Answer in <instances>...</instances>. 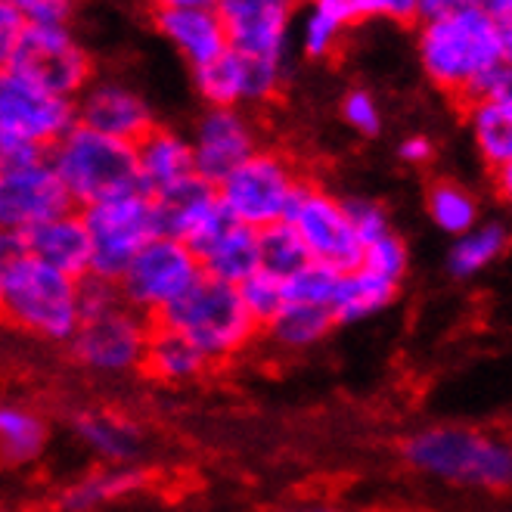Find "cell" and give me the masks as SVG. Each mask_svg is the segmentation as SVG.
<instances>
[{
  "label": "cell",
  "mask_w": 512,
  "mask_h": 512,
  "mask_svg": "<svg viewBox=\"0 0 512 512\" xmlns=\"http://www.w3.org/2000/svg\"><path fill=\"white\" fill-rule=\"evenodd\" d=\"M413 59L432 90L466 106L485 97L503 69V28L478 7L426 19L413 32Z\"/></svg>",
  "instance_id": "cell-1"
},
{
  "label": "cell",
  "mask_w": 512,
  "mask_h": 512,
  "mask_svg": "<svg viewBox=\"0 0 512 512\" xmlns=\"http://www.w3.org/2000/svg\"><path fill=\"white\" fill-rule=\"evenodd\" d=\"M401 463L419 478L447 488L509 494L512 435L469 423H429L404 435Z\"/></svg>",
  "instance_id": "cell-2"
},
{
  "label": "cell",
  "mask_w": 512,
  "mask_h": 512,
  "mask_svg": "<svg viewBox=\"0 0 512 512\" xmlns=\"http://www.w3.org/2000/svg\"><path fill=\"white\" fill-rule=\"evenodd\" d=\"M81 283L28 252L0 258V311L13 333L69 348L81 326Z\"/></svg>",
  "instance_id": "cell-3"
},
{
  "label": "cell",
  "mask_w": 512,
  "mask_h": 512,
  "mask_svg": "<svg viewBox=\"0 0 512 512\" xmlns=\"http://www.w3.org/2000/svg\"><path fill=\"white\" fill-rule=\"evenodd\" d=\"M156 323L171 326L184 339H190L212 360V367L230 364L239 354H246L261 336V326L249 314L239 286L212 277H202Z\"/></svg>",
  "instance_id": "cell-4"
},
{
  "label": "cell",
  "mask_w": 512,
  "mask_h": 512,
  "mask_svg": "<svg viewBox=\"0 0 512 512\" xmlns=\"http://www.w3.org/2000/svg\"><path fill=\"white\" fill-rule=\"evenodd\" d=\"M50 162L78 212L103 199L140 190L137 149L84 125H75L50 149Z\"/></svg>",
  "instance_id": "cell-5"
},
{
  "label": "cell",
  "mask_w": 512,
  "mask_h": 512,
  "mask_svg": "<svg viewBox=\"0 0 512 512\" xmlns=\"http://www.w3.org/2000/svg\"><path fill=\"white\" fill-rule=\"evenodd\" d=\"M4 69L72 100L100 75L94 50L75 32L72 19H28L22 38L4 56Z\"/></svg>",
  "instance_id": "cell-6"
},
{
  "label": "cell",
  "mask_w": 512,
  "mask_h": 512,
  "mask_svg": "<svg viewBox=\"0 0 512 512\" xmlns=\"http://www.w3.org/2000/svg\"><path fill=\"white\" fill-rule=\"evenodd\" d=\"M305 180L308 177L301 174L298 162L286 149L264 143L252 159H246L224 180L218 196L236 224L261 233L286 221Z\"/></svg>",
  "instance_id": "cell-7"
},
{
  "label": "cell",
  "mask_w": 512,
  "mask_h": 512,
  "mask_svg": "<svg viewBox=\"0 0 512 512\" xmlns=\"http://www.w3.org/2000/svg\"><path fill=\"white\" fill-rule=\"evenodd\" d=\"M81 218L90 233V249H94L90 277L106 280V283L122 280L131 261L153 243L156 236H162L156 199L143 190L87 205L81 208Z\"/></svg>",
  "instance_id": "cell-8"
},
{
  "label": "cell",
  "mask_w": 512,
  "mask_h": 512,
  "mask_svg": "<svg viewBox=\"0 0 512 512\" xmlns=\"http://www.w3.org/2000/svg\"><path fill=\"white\" fill-rule=\"evenodd\" d=\"M78 212L59 180L50 153L41 149H0V224L25 233L53 218Z\"/></svg>",
  "instance_id": "cell-9"
},
{
  "label": "cell",
  "mask_w": 512,
  "mask_h": 512,
  "mask_svg": "<svg viewBox=\"0 0 512 512\" xmlns=\"http://www.w3.org/2000/svg\"><path fill=\"white\" fill-rule=\"evenodd\" d=\"M149 336H153V320L118 301L109 311L84 317L66 351L81 373L115 382L143 373Z\"/></svg>",
  "instance_id": "cell-10"
},
{
  "label": "cell",
  "mask_w": 512,
  "mask_h": 512,
  "mask_svg": "<svg viewBox=\"0 0 512 512\" xmlns=\"http://www.w3.org/2000/svg\"><path fill=\"white\" fill-rule=\"evenodd\" d=\"M78 125L72 97L28 81L16 72L0 75V149H50Z\"/></svg>",
  "instance_id": "cell-11"
},
{
  "label": "cell",
  "mask_w": 512,
  "mask_h": 512,
  "mask_svg": "<svg viewBox=\"0 0 512 512\" xmlns=\"http://www.w3.org/2000/svg\"><path fill=\"white\" fill-rule=\"evenodd\" d=\"M205 277L199 255L171 236H156L118 280L125 305L143 314L146 320H159L174 301L184 298Z\"/></svg>",
  "instance_id": "cell-12"
},
{
  "label": "cell",
  "mask_w": 512,
  "mask_h": 512,
  "mask_svg": "<svg viewBox=\"0 0 512 512\" xmlns=\"http://www.w3.org/2000/svg\"><path fill=\"white\" fill-rule=\"evenodd\" d=\"M286 224L298 233L311 261L336 270H354L364 261V246H360L348 212V196H339L320 180H305V187L298 190L289 208Z\"/></svg>",
  "instance_id": "cell-13"
},
{
  "label": "cell",
  "mask_w": 512,
  "mask_h": 512,
  "mask_svg": "<svg viewBox=\"0 0 512 512\" xmlns=\"http://www.w3.org/2000/svg\"><path fill=\"white\" fill-rule=\"evenodd\" d=\"M292 66L267 63L243 50H227L215 63L190 72V87L202 106H236V109H267L289 87Z\"/></svg>",
  "instance_id": "cell-14"
},
{
  "label": "cell",
  "mask_w": 512,
  "mask_h": 512,
  "mask_svg": "<svg viewBox=\"0 0 512 512\" xmlns=\"http://www.w3.org/2000/svg\"><path fill=\"white\" fill-rule=\"evenodd\" d=\"M199 180L221 187L224 180L264 146V131L252 109L202 106L190 125Z\"/></svg>",
  "instance_id": "cell-15"
},
{
  "label": "cell",
  "mask_w": 512,
  "mask_h": 512,
  "mask_svg": "<svg viewBox=\"0 0 512 512\" xmlns=\"http://www.w3.org/2000/svg\"><path fill=\"white\" fill-rule=\"evenodd\" d=\"M75 103L78 125L125 140L131 146H137L156 125H162L146 90L137 81L115 72H100Z\"/></svg>",
  "instance_id": "cell-16"
},
{
  "label": "cell",
  "mask_w": 512,
  "mask_h": 512,
  "mask_svg": "<svg viewBox=\"0 0 512 512\" xmlns=\"http://www.w3.org/2000/svg\"><path fill=\"white\" fill-rule=\"evenodd\" d=\"M233 50L267 59L295 63V16L298 0H221L218 7Z\"/></svg>",
  "instance_id": "cell-17"
},
{
  "label": "cell",
  "mask_w": 512,
  "mask_h": 512,
  "mask_svg": "<svg viewBox=\"0 0 512 512\" xmlns=\"http://www.w3.org/2000/svg\"><path fill=\"white\" fill-rule=\"evenodd\" d=\"M69 435L100 466H140L149 450V435L137 419L106 407H84L72 413Z\"/></svg>",
  "instance_id": "cell-18"
},
{
  "label": "cell",
  "mask_w": 512,
  "mask_h": 512,
  "mask_svg": "<svg viewBox=\"0 0 512 512\" xmlns=\"http://www.w3.org/2000/svg\"><path fill=\"white\" fill-rule=\"evenodd\" d=\"M159 208V230L162 236L180 239L187 243L196 255L215 243V239L233 224L227 208L218 196V187L205 184V180H193V184L180 187L162 199H156Z\"/></svg>",
  "instance_id": "cell-19"
},
{
  "label": "cell",
  "mask_w": 512,
  "mask_h": 512,
  "mask_svg": "<svg viewBox=\"0 0 512 512\" xmlns=\"http://www.w3.org/2000/svg\"><path fill=\"white\" fill-rule=\"evenodd\" d=\"M149 22L187 72L215 63L230 50L227 25L218 10H159L149 13Z\"/></svg>",
  "instance_id": "cell-20"
},
{
  "label": "cell",
  "mask_w": 512,
  "mask_h": 512,
  "mask_svg": "<svg viewBox=\"0 0 512 512\" xmlns=\"http://www.w3.org/2000/svg\"><path fill=\"white\" fill-rule=\"evenodd\" d=\"M134 149H137L140 190L153 199H162L180 187L193 184L199 177L190 131H180L174 125H156Z\"/></svg>",
  "instance_id": "cell-21"
},
{
  "label": "cell",
  "mask_w": 512,
  "mask_h": 512,
  "mask_svg": "<svg viewBox=\"0 0 512 512\" xmlns=\"http://www.w3.org/2000/svg\"><path fill=\"white\" fill-rule=\"evenodd\" d=\"M360 25L351 0H301L295 16V56L301 63H336Z\"/></svg>",
  "instance_id": "cell-22"
},
{
  "label": "cell",
  "mask_w": 512,
  "mask_h": 512,
  "mask_svg": "<svg viewBox=\"0 0 512 512\" xmlns=\"http://www.w3.org/2000/svg\"><path fill=\"white\" fill-rule=\"evenodd\" d=\"M22 252L41 258L44 264L63 270L69 277L87 280L94 249H90V233L81 212H69L22 233Z\"/></svg>",
  "instance_id": "cell-23"
},
{
  "label": "cell",
  "mask_w": 512,
  "mask_h": 512,
  "mask_svg": "<svg viewBox=\"0 0 512 512\" xmlns=\"http://www.w3.org/2000/svg\"><path fill=\"white\" fill-rule=\"evenodd\" d=\"M149 472L143 466H97L72 478L59 491V509L63 512H97L112 503H122L146 491Z\"/></svg>",
  "instance_id": "cell-24"
},
{
  "label": "cell",
  "mask_w": 512,
  "mask_h": 512,
  "mask_svg": "<svg viewBox=\"0 0 512 512\" xmlns=\"http://www.w3.org/2000/svg\"><path fill=\"white\" fill-rule=\"evenodd\" d=\"M512 249V230L500 218H485L469 233L450 239L444 270L454 283H472L494 270Z\"/></svg>",
  "instance_id": "cell-25"
},
{
  "label": "cell",
  "mask_w": 512,
  "mask_h": 512,
  "mask_svg": "<svg viewBox=\"0 0 512 512\" xmlns=\"http://www.w3.org/2000/svg\"><path fill=\"white\" fill-rule=\"evenodd\" d=\"M208 370H212V360H208L190 339H184L171 326L153 323V336L146 345L143 357V376L156 385H193L199 382Z\"/></svg>",
  "instance_id": "cell-26"
},
{
  "label": "cell",
  "mask_w": 512,
  "mask_h": 512,
  "mask_svg": "<svg viewBox=\"0 0 512 512\" xmlns=\"http://www.w3.org/2000/svg\"><path fill=\"white\" fill-rule=\"evenodd\" d=\"M50 423L47 416L28 401H4L0 404V454L10 469H25L44 460L50 450Z\"/></svg>",
  "instance_id": "cell-27"
},
{
  "label": "cell",
  "mask_w": 512,
  "mask_h": 512,
  "mask_svg": "<svg viewBox=\"0 0 512 512\" xmlns=\"http://www.w3.org/2000/svg\"><path fill=\"white\" fill-rule=\"evenodd\" d=\"M463 125L472 153L488 171L512 162V106L494 97H478L463 106Z\"/></svg>",
  "instance_id": "cell-28"
},
{
  "label": "cell",
  "mask_w": 512,
  "mask_h": 512,
  "mask_svg": "<svg viewBox=\"0 0 512 512\" xmlns=\"http://www.w3.org/2000/svg\"><path fill=\"white\" fill-rule=\"evenodd\" d=\"M336 329L339 323L329 308L286 301V308L261 329V336L277 354H308L323 345Z\"/></svg>",
  "instance_id": "cell-29"
},
{
  "label": "cell",
  "mask_w": 512,
  "mask_h": 512,
  "mask_svg": "<svg viewBox=\"0 0 512 512\" xmlns=\"http://www.w3.org/2000/svg\"><path fill=\"white\" fill-rule=\"evenodd\" d=\"M401 295V283L385 280L364 264L345 270L339 292L333 298V317L339 326H360L379 314H385Z\"/></svg>",
  "instance_id": "cell-30"
},
{
  "label": "cell",
  "mask_w": 512,
  "mask_h": 512,
  "mask_svg": "<svg viewBox=\"0 0 512 512\" xmlns=\"http://www.w3.org/2000/svg\"><path fill=\"white\" fill-rule=\"evenodd\" d=\"M205 277L230 283V286H243L261 270V249H258V233L243 227V224H230L215 243H208L199 252Z\"/></svg>",
  "instance_id": "cell-31"
},
{
  "label": "cell",
  "mask_w": 512,
  "mask_h": 512,
  "mask_svg": "<svg viewBox=\"0 0 512 512\" xmlns=\"http://www.w3.org/2000/svg\"><path fill=\"white\" fill-rule=\"evenodd\" d=\"M423 205H426L429 224L438 233H444L447 239H457V236L469 233L472 227H478L481 221H485L478 193L469 184H463V180H454V177H435V180H429Z\"/></svg>",
  "instance_id": "cell-32"
},
{
  "label": "cell",
  "mask_w": 512,
  "mask_h": 512,
  "mask_svg": "<svg viewBox=\"0 0 512 512\" xmlns=\"http://www.w3.org/2000/svg\"><path fill=\"white\" fill-rule=\"evenodd\" d=\"M258 249H261V270L264 274H274L280 280H289L298 274L301 267L311 261L308 249L301 246L298 233L283 221L258 233Z\"/></svg>",
  "instance_id": "cell-33"
},
{
  "label": "cell",
  "mask_w": 512,
  "mask_h": 512,
  "mask_svg": "<svg viewBox=\"0 0 512 512\" xmlns=\"http://www.w3.org/2000/svg\"><path fill=\"white\" fill-rule=\"evenodd\" d=\"M339 122L360 140H376L385 131V112L376 90L367 84H351L339 97Z\"/></svg>",
  "instance_id": "cell-34"
},
{
  "label": "cell",
  "mask_w": 512,
  "mask_h": 512,
  "mask_svg": "<svg viewBox=\"0 0 512 512\" xmlns=\"http://www.w3.org/2000/svg\"><path fill=\"white\" fill-rule=\"evenodd\" d=\"M342 274L345 270H336L320 261H308L298 274L286 280V295L289 301H298V305H317V308L333 311V298L339 292Z\"/></svg>",
  "instance_id": "cell-35"
},
{
  "label": "cell",
  "mask_w": 512,
  "mask_h": 512,
  "mask_svg": "<svg viewBox=\"0 0 512 512\" xmlns=\"http://www.w3.org/2000/svg\"><path fill=\"white\" fill-rule=\"evenodd\" d=\"M239 295H243L249 314L255 317V323L264 329L270 320H274L283 308H286V280L274 277V274H264V270H258V274L252 280H246L243 286H239Z\"/></svg>",
  "instance_id": "cell-36"
},
{
  "label": "cell",
  "mask_w": 512,
  "mask_h": 512,
  "mask_svg": "<svg viewBox=\"0 0 512 512\" xmlns=\"http://www.w3.org/2000/svg\"><path fill=\"white\" fill-rule=\"evenodd\" d=\"M364 264L367 270H373V274L385 277V280H395V283H404L407 280V270H410V246L407 239L391 230L385 233L382 239H376V243L364 246Z\"/></svg>",
  "instance_id": "cell-37"
},
{
  "label": "cell",
  "mask_w": 512,
  "mask_h": 512,
  "mask_svg": "<svg viewBox=\"0 0 512 512\" xmlns=\"http://www.w3.org/2000/svg\"><path fill=\"white\" fill-rule=\"evenodd\" d=\"M348 212H351L354 230L360 236V246H370L385 233L398 230L395 221H391V212L373 196H348Z\"/></svg>",
  "instance_id": "cell-38"
},
{
  "label": "cell",
  "mask_w": 512,
  "mask_h": 512,
  "mask_svg": "<svg viewBox=\"0 0 512 512\" xmlns=\"http://www.w3.org/2000/svg\"><path fill=\"white\" fill-rule=\"evenodd\" d=\"M351 7L364 22L388 25H419V0H351Z\"/></svg>",
  "instance_id": "cell-39"
},
{
  "label": "cell",
  "mask_w": 512,
  "mask_h": 512,
  "mask_svg": "<svg viewBox=\"0 0 512 512\" xmlns=\"http://www.w3.org/2000/svg\"><path fill=\"white\" fill-rule=\"evenodd\" d=\"M438 156V146L429 134L423 131H410L395 143V159L404 168H429Z\"/></svg>",
  "instance_id": "cell-40"
},
{
  "label": "cell",
  "mask_w": 512,
  "mask_h": 512,
  "mask_svg": "<svg viewBox=\"0 0 512 512\" xmlns=\"http://www.w3.org/2000/svg\"><path fill=\"white\" fill-rule=\"evenodd\" d=\"M19 7L28 19H72L81 0H7Z\"/></svg>",
  "instance_id": "cell-41"
},
{
  "label": "cell",
  "mask_w": 512,
  "mask_h": 512,
  "mask_svg": "<svg viewBox=\"0 0 512 512\" xmlns=\"http://www.w3.org/2000/svg\"><path fill=\"white\" fill-rule=\"evenodd\" d=\"M25 25H28V16L19 7L7 4V0H0V56H7L16 47Z\"/></svg>",
  "instance_id": "cell-42"
},
{
  "label": "cell",
  "mask_w": 512,
  "mask_h": 512,
  "mask_svg": "<svg viewBox=\"0 0 512 512\" xmlns=\"http://www.w3.org/2000/svg\"><path fill=\"white\" fill-rule=\"evenodd\" d=\"M466 7H472V0H419V22L454 16V13H460Z\"/></svg>",
  "instance_id": "cell-43"
},
{
  "label": "cell",
  "mask_w": 512,
  "mask_h": 512,
  "mask_svg": "<svg viewBox=\"0 0 512 512\" xmlns=\"http://www.w3.org/2000/svg\"><path fill=\"white\" fill-rule=\"evenodd\" d=\"M491 187H494L497 202L512 215V162L497 168V171H491Z\"/></svg>",
  "instance_id": "cell-44"
},
{
  "label": "cell",
  "mask_w": 512,
  "mask_h": 512,
  "mask_svg": "<svg viewBox=\"0 0 512 512\" xmlns=\"http://www.w3.org/2000/svg\"><path fill=\"white\" fill-rule=\"evenodd\" d=\"M149 13L159 10H218L221 0H146Z\"/></svg>",
  "instance_id": "cell-45"
},
{
  "label": "cell",
  "mask_w": 512,
  "mask_h": 512,
  "mask_svg": "<svg viewBox=\"0 0 512 512\" xmlns=\"http://www.w3.org/2000/svg\"><path fill=\"white\" fill-rule=\"evenodd\" d=\"M472 7H478L485 16H491L500 28L512 25V0H472Z\"/></svg>",
  "instance_id": "cell-46"
},
{
  "label": "cell",
  "mask_w": 512,
  "mask_h": 512,
  "mask_svg": "<svg viewBox=\"0 0 512 512\" xmlns=\"http://www.w3.org/2000/svg\"><path fill=\"white\" fill-rule=\"evenodd\" d=\"M485 97H494V100H503V103L512 106V66L503 63V69L494 75V81H491V87H488V94H485Z\"/></svg>",
  "instance_id": "cell-47"
},
{
  "label": "cell",
  "mask_w": 512,
  "mask_h": 512,
  "mask_svg": "<svg viewBox=\"0 0 512 512\" xmlns=\"http://www.w3.org/2000/svg\"><path fill=\"white\" fill-rule=\"evenodd\" d=\"M295 512H342V509L329 500H305V503L295 506Z\"/></svg>",
  "instance_id": "cell-48"
},
{
  "label": "cell",
  "mask_w": 512,
  "mask_h": 512,
  "mask_svg": "<svg viewBox=\"0 0 512 512\" xmlns=\"http://www.w3.org/2000/svg\"><path fill=\"white\" fill-rule=\"evenodd\" d=\"M503 63L512 66V25L503 28Z\"/></svg>",
  "instance_id": "cell-49"
},
{
  "label": "cell",
  "mask_w": 512,
  "mask_h": 512,
  "mask_svg": "<svg viewBox=\"0 0 512 512\" xmlns=\"http://www.w3.org/2000/svg\"><path fill=\"white\" fill-rule=\"evenodd\" d=\"M274 512H295V506H289V509H274Z\"/></svg>",
  "instance_id": "cell-50"
},
{
  "label": "cell",
  "mask_w": 512,
  "mask_h": 512,
  "mask_svg": "<svg viewBox=\"0 0 512 512\" xmlns=\"http://www.w3.org/2000/svg\"><path fill=\"white\" fill-rule=\"evenodd\" d=\"M298 4H301V0H298Z\"/></svg>",
  "instance_id": "cell-51"
}]
</instances>
